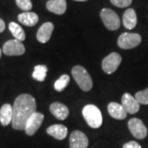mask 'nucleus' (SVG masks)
I'll use <instances>...</instances> for the list:
<instances>
[{
    "mask_svg": "<svg viewBox=\"0 0 148 148\" xmlns=\"http://www.w3.org/2000/svg\"><path fill=\"white\" fill-rule=\"evenodd\" d=\"M12 109V127L16 130H25L27 119L36 112V101L32 95L21 94L16 98Z\"/></svg>",
    "mask_w": 148,
    "mask_h": 148,
    "instance_id": "obj_1",
    "label": "nucleus"
},
{
    "mask_svg": "<svg viewBox=\"0 0 148 148\" xmlns=\"http://www.w3.org/2000/svg\"><path fill=\"white\" fill-rule=\"evenodd\" d=\"M72 75L77 84L79 86L82 90L84 91H89L91 90L93 86L92 79L85 68L80 65L75 66L72 69Z\"/></svg>",
    "mask_w": 148,
    "mask_h": 148,
    "instance_id": "obj_2",
    "label": "nucleus"
},
{
    "mask_svg": "<svg viewBox=\"0 0 148 148\" xmlns=\"http://www.w3.org/2000/svg\"><path fill=\"white\" fill-rule=\"evenodd\" d=\"M82 115L90 127L98 128L102 125V114L97 106L90 104L84 106V108L82 109Z\"/></svg>",
    "mask_w": 148,
    "mask_h": 148,
    "instance_id": "obj_3",
    "label": "nucleus"
},
{
    "mask_svg": "<svg viewBox=\"0 0 148 148\" xmlns=\"http://www.w3.org/2000/svg\"><path fill=\"white\" fill-rule=\"evenodd\" d=\"M100 16L107 29L110 31H116L120 27V18L114 10L110 8H103L100 12Z\"/></svg>",
    "mask_w": 148,
    "mask_h": 148,
    "instance_id": "obj_4",
    "label": "nucleus"
},
{
    "mask_svg": "<svg viewBox=\"0 0 148 148\" xmlns=\"http://www.w3.org/2000/svg\"><path fill=\"white\" fill-rule=\"evenodd\" d=\"M142 42V37L138 33L125 32L118 39V45L123 49H131L138 46Z\"/></svg>",
    "mask_w": 148,
    "mask_h": 148,
    "instance_id": "obj_5",
    "label": "nucleus"
},
{
    "mask_svg": "<svg viewBox=\"0 0 148 148\" xmlns=\"http://www.w3.org/2000/svg\"><path fill=\"white\" fill-rule=\"evenodd\" d=\"M122 62V57L119 53H111L103 59L102 69L107 74L114 73Z\"/></svg>",
    "mask_w": 148,
    "mask_h": 148,
    "instance_id": "obj_6",
    "label": "nucleus"
},
{
    "mask_svg": "<svg viewBox=\"0 0 148 148\" xmlns=\"http://www.w3.org/2000/svg\"><path fill=\"white\" fill-rule=\"evenodd\" d=\"M128 129L134 138L144 139L147 136V128L143 122L138 118H132L127 123Z\"/></svg>",
    "mask_w": 148,
    "mask_h": 148,
    "instance_id": "obj_7",
    "label": "nucleus"
},
{
    "mask_svg": "<svg viewBox=\"0 0 148 148\" xmlns=\"http://www.w3.org/2000/svg\"><path fill=\"white\" fill-rule=\"evenodd\" d=\"M26 49L24 45L17 40H9L4 43L3 52L8 56H20L25 53Z\"/></svg>",
    "mask_w": 148,
    "mask_h": 148,
    "instance_id": "obj_8",
    "label": "nucleus"
},
{
    "mask_svg": "<svg viewBox=\"0 0 148 148\" xmlns=\"http://www.w3.org/2000/svg\"><path fill=\"white\" fill-rule=\"evenodd\" d=\"M44 118L45 117L43 114L36 111L27 119L25 127V132L28 136H32L37 132V130L42 124Z\"/></svg>",
    "mask_w": 148,
    "mask_h": 148,
    "instance_id": "obj_9",
    "label": "nucleus"
},
{
    "mask_svg": "<svg viewBox=\"0 0 148 148\" xmlns=\"http://www.w3.org/2000/svg\"><path fill=\"white\" fill-rule=\"evenodd\" d=\"M89 140L86 135L81 131L75 130L71 133L69 138L70 148H87Z\"/></svg>",
    "mask_w": 148,
    "mask_h": 148,
    "instance_id": "obj_10",
    "label": "nucleus"
},
{
    "mask_svg": "<svg viewBox=\"0 0 148 148\" xmlns=\"http://www.w3.org/2000/svg\"><path fill=\"white\" fill-rule=\"evenodd\" d=\"M121 101V105L123 106L124 110L130 114L138 113L140 109V104L138 103V101L129 93H124L122 96Z\"/></svg>",
    "mask_w": 148,
    "mask_h": 148,
    "instance_id": "obj_11",
    "label": "nucleus"
},
{
    "mask_svg": "<svg viewBox=\"0 0 148 148\" xmlns=\"http://www.w3.org/2000/svg\"><path fill=\"white\" fill-rule=\"evenodd\" d=\"M53 28H54V26L52 22L44 23L42 26L39 28V30L37 32L36 38L38 41L42 43V44L47 43L51 37Z\"/></svg>",
    "mask_w": 148,
    "mask_h": 148,
    "instance_id": "obj_12",
    "label": "nucleus"
},
{
    "mask_svg": "<svg viewBox=\"0 0 148 148\" xmlns=\"http://www.w3.org/2000/svg\"><path fill=\"white\" fill-rule=\"evenodd\" d=\"M49 110L53 116L59 120L66 119L69 114V108L60 102H54L51 104L49 106Z\"/></svg>",
    "mask_w": 148,
    "mask_h": 148,
    "instance_id": "obj_13",
    "label": "nucleus"
},
{
    "mask_svg": "<svg viewBox=\"0 0 148 148\" xmlns=\"http://www.w3.org/2000/svg\"><path fill=\"white\" fill-rule=\"evenodd\" d=\"M48 11L57 15H63L67 10L66 0H49L46 3Z\"/></svg>",
    "mask_w": 148,
    "mask_h": 148,
    "instance_id": "obj_14",
    "label": "nucleus"
},
{
    "mask_svg": "<svg viewBox=\"0 0 148 148\" xmlns=\"http://www.w3.org/2000/svg\"><path fill=\"white\" fill-rule=\"evenodd\" d=\"M108 112L112 118L122 120L124 119L127 117V112L124 110L123 106L116 103V102H111L108 106Z\"/></svg>",
    "mask_w": 148,
    "mask_h": 148,
    "instance_id": "obj_15",
    "label": "nucleus"
},
{
    "mask_svg": "<svg viewBox=\"0 0 148 148\" xmlns=\"http://www.w3.org/2000/svg\"><path fill=\"white\" fill-rule=\"evenodd\" d=\"M138 18L134 9L128 8L123 15V24L127 30H132L137 26Z\"/></svg>",
    "mask_w": 148,
    "mask_h": 148,
    "instance_id": "obj_16",
    "label": "nucleus"
},
{
    "mask_svg": "<svg viewBox=\"0 0 148 148\" xmlns=\"http://www.w3.org/2000/svg\"><path fill=\"white\" fill-rule=\"evenodd\" d=\"M13 118V109L10 104H4L0 109V123L3 126L9 125Z\"/></svg>",
    "mask_w": 148,
    "mask_h": 148,
    "instance_id": "obj_17",
    "label": "nucleus"
},
{
    "mask_svg": "<svg viewBox=\"0 0 148 148\" xmlns=\"http://www.w3.org/2000/svg\"><path fill=\"white\" fill-rule=\"evenodd\" d=\"M46 132L55 139L64 140L68 135V128L63 124H53L48 127Z\"/></svg>",
    "mask_w": 148,
    "mask_h": 148,
    "instance_id": "obj_18",
    "label": "nucleus"
},
{
    "mask_svg": "<svg viewBox=\"0 0 148 148\" xmlns=\"http://www.w3.org/2000/svg\"><path fill=\"white\" fill-rule=\"evenodd\" d=\"M17 19L21 24H23L27 27H33L39 21V16L36 12H25L19 14L17 16Z\"/></svg>",
    "mask_w": 148,
    "mask_h": 148,
    "instance_id": "obj_19",
    "label": "nucleus"
},
{
    "mask_svg": "<svg viewBox=\"0 0 148 148\" xmlns=\"http://www.w3.org/2000/svg\"><path fill=\"white\" fill-rule=\"evenodd\" d=\"M8 28L12 36L15 37V39L19 41H23L26 39V34L24 30L21 28V26H19L16 22H10L8 25Z\"/></svg>",
    "mask_w": 148,
    "mask_h": 148,
    "instance_id": "obj_20",
    "label": "nucleus"
},
{
    "mask_svg": "<svg viewBox=\"0 0 148 148\" xmlns=\"http://www.w3.org/2000/svg\"><path fill=\"white\" fill-rule=\"evenodd\" d=\"M48 68L46 65L39 64L34 68V72L32 73V77L38 82H44L47 76Z\"/></svg>",
    "mask_w": 148,
    "mask_h": 148,
    "instance_id": "obj_21",
    "label": "nucleus"
},
{
    "mask_svg": "<svg viewBox=\"0 0 148 148\" xmlns=\"http://www.w3.org/2000/svg\"><path fill=\"white\" fill-rule=\"evenodd\" d=\"M69 82H70V77L67 74H64L62 76H60V77L58 78L55 82H54V89L56 91L61 92L68 86Z\"/></svg>",
    "mask_w": 148,
    "mask_h": 148,
    "instance_id": "obj_22",
    "label": "nucleus"
},
{
    "mask_svg": "<svg viewBox=\"0 0 148 148\" xmlns=\"http://www.w3.org/2000/svg\"><path fill=\"white\" fill-rule=\"evenodd\" d=\"M136 100L139 104L142 105H148V87L143 90H140L135 95Z\"/></svg>",
    "mask_w": 148,
    "mask_h": 148,
    "instance_id": "obj_23",
    "label": "nucleus"
},
{
    "mask_svg": "<svg viewBox=\"0 0 148 148\" xmlns=\"http://www.w3.org/2000/svg\"><path fill=\"white\" fill-rule=\"evenodd\" d=\"M16 3L20 9L27 12L32 10L33 7L31 0H16Z\"/></svg>",
    "mask_w": 148,
    "mask_h": 148,
    "instance_id": "obj_24",
    "label": "nucleus"
},
{
    "mask_svg": "<svg viewBox=\"0 0 148 148\" xmlns=\"http://www.w3.org/2000/svg\"><path fill=\"white\" fill-rule=\"evenodd\" d=\"M110 3L115 7L118 8H127L129 5H131L132 0H110Z\"/></svg>",
    "mask_w": 148,
    "mask_h": 148,
    "instance_id": "obj_25",
    "label": "nucleus"
},
{
    "mask_svg": "<svg viewBox=\"0 0 148 148\" xmlns=\"http://www.w3.org/2000/svg\"><path fill=\"white\" fill-rule=\"evenodd\" d=\"M123 148H142V147L135 141H130L128 143L123 144Z\"/></svg>",
    "mask_w": 148,
    "mask_h": 148,
    "instance_id": "obj_26",
    "label": "nucleus"
},
{
    "mask_svg": "<svg viewBox=\"0 0 148 148\" xmlns=\"http://www.w3.org/2000/svg\"><path fill=\"white\" fill-rule=\"evenodd\" d=\"M5 22L3 19L0 18V33L3 32L4 30H5Z\"/></svg>",
    "mask_w": 148,
    "mask_h": 148,
    "instance_id": "obj_27",
    "label": "nucleus"
},
{
    "mask_svg": "<svg viewBox=\"0 0 148 148\" xmlns=\"http://www.w3.org/2000/svg\"><path fill=\"white\" fill-rule=\"evenodd\" d=\"M74 1H77V2H85V1H87V0H74Z\"/></svg>",
    "mask_w": 148,
    "mask_h": 148,
    "instance_id": "obj_28",
    "label": "nucleus"
},
{
    "mask_svg": "<svg viewBox=\"0 0 148 148\" xmlns=\"http://www.w3.org/2000/svg\"><path fill=\"white\" fill-rule=\"evenodd\" d=\"M1 55H2V50H1V49H0V58H1Z\"/></svg>",
    "mask_w": 148,
    "mask_h": 148,
    "instance_id": "obj_29",
    "label": "nucleus"
}]
</instances>
